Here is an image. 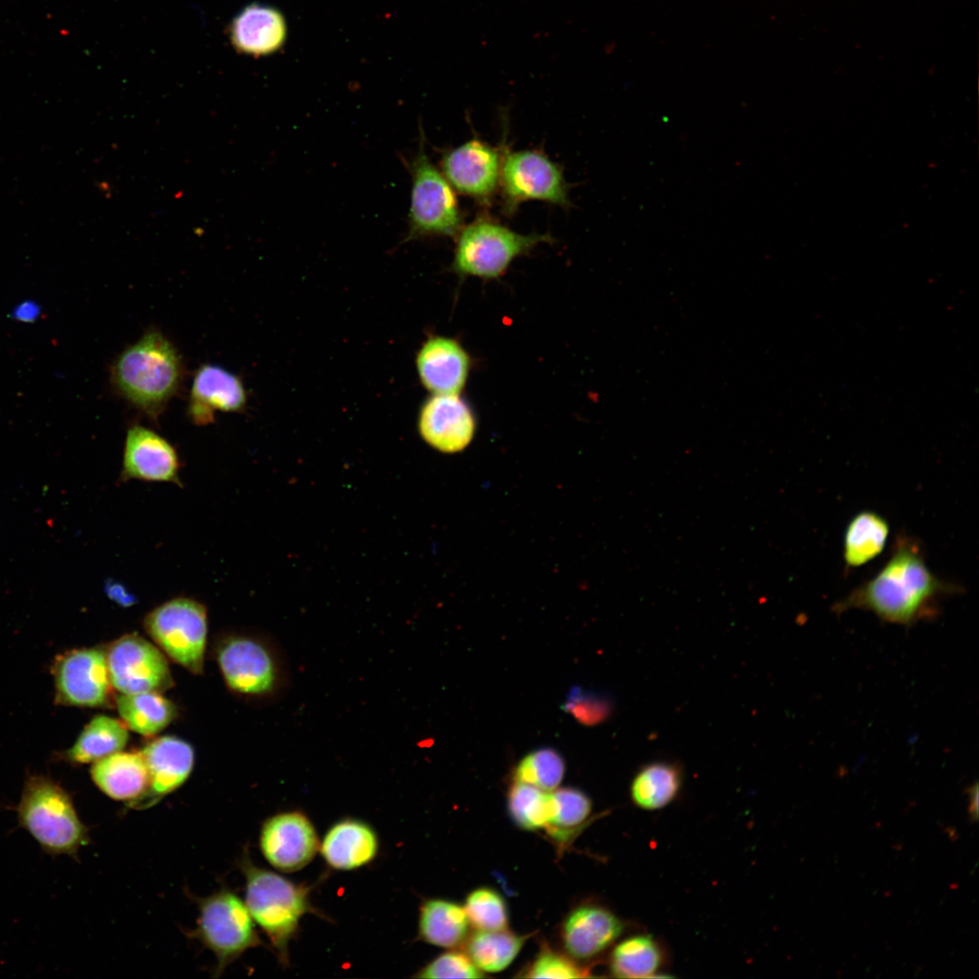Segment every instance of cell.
Masks as SVG:
<instances>
[{"label":"cell","mask_w":979,"mask_h":979,"mask_svg":"<svg viewBox=\"0 0 979 979\" xmlns=\"http://www.w3.org/2000/svg\"><path fill=\"white\" fill-rule=\"evenodd\" d=\"M247 402L246 390L240 378L215 364H203L192 381L188 413L197 425L214 420L215 412H239Z\"/></svg>","instance_id":"d6986e66"},{"label":"cell","mask_w":979,"mask_h":979,"mask_svg":"<svg viewBox=\"0 0 979 979\" xmlns=\"http://www.w3.org/2000/svg\"><path fill=\"white\" fill-rule=\"evenodd\" d=\"M91 776L108 797L131 808L147 791L149 772L141 752L117 751L93 762Z\"/></svg>","instance_id":"7402d4cb"},{"label":"cell","mask_w":979,"mask_h":979,"mask_svg":"<svg viewBox=\"0 0 979 979\" xmlns=\"http://www.w3.org/2000/svg\"><path fill=\"white\" fill-rule=\"evenodd\" d=\"M504 142L493 146L479 138L470 139L441 153L440 170L454 190L489 206L499 189Z\"/></svg>","instance_id":"8fae6325"},{"label":"cell","mask_w":979,"mask_h":979,"mask_svg":"<svg viewBox=\"0 0 979 979\" xmlns=\"http://www.w3.org/2000/svg\"><path fill=\"white\" fill-rule=\"evenodd\" d=\"M422 437L442 452H457L471 441L476 422L469 404L459 394H433L419 415Z\"/></svg>","instance_id":"2e32d148"},{"label":"cell","mask_w":979,"mask_h":979,"mask_svg":"<svg viewBox=\"0 0 979 979\" xmlns=\"http://www.w3.org/2000/svg\"><path fill=\"white\" fill-rule=\"evenodd\" d=\"M141 752L149 772V787L131 807L135 809H148L180 787L194 764L191 746L173 736L158 738L144 746Z\"/></svg>","instance_id":"ac0fdd59"},{"label":"cell","mask_w":979,"mask_h":979,"mask_svg":"<svg viewBox=\"0 0 979 979\" xmlns=\"http://www.w3.org/2000/svg\"><path fill=\"white\" fill-rule=\"evenodd\" d=\"M552 816L545 829L559 848L566 847L580 833L592 813V802L581 790L560 788L551 791Z\"/></svg>","instance_id":"f546056e"},{"label":"cell","mask_w":979,"mask_h":979,"mask_svg":"<svg viewBox=\"0 0 979 979\" xmlns=\"http://www.w3.org/2000/svg\"><path fill=\"white\" fill-rule=\"evenodd\" d=\"M239 868L246 880V905L283 964L288 963V944L305 913L313 910L306 887L256 866L245 849Z\"/></svg>","instance_id":"3957f363"},{"label":"cell","mask_w":979,"mask_h":979,"mask_svg":"<svg viewBox=\"0 0 979 979\" xmlns=\"http://www.w3.org/2000/svg\"><path fill=\"white\" fill-rule=\"evenodd\" d=\"M107 596L122 607H129L137 603L138 598L121 582L109 578L104 585Z\"/></svg>","instance_id":"f35d334b"},{"label":"cell","mask_w":979,"mask_h":979,"mask_svg":"<svg viewBox=\"0 0 979 979\" xmlns=\"http://www.w3.org/2000/svg\"><path fill=\"white\" fill-rule=\"evenodd\" d=\"M229 32L231 43L237 51L255 56L267 55L284 44L286 24L276 8L252 4L235 16Z\"/></svg>","instance_id":"44dd1931"},{"label":"cell","mask_w":979,"mask_h":979,"mask_svg":"<svg viewBox=\"0 0 979 979\" xmlns=\"http://www.w3.org/2000/svg\"><path fill=\"white\" fill-rule=\"evenodd\" d=\"M180 460L176 449L164 437L140 424L126 433L119 482L131 480L170 482L183 487Z\"/></svg>","instance_id":"9a60e30c"},{"label":"cell","mask_w":979,"mask_h":979,"mask_svg":"<svg viewBox=\"0 0 979 979\" xmlns=\"http://www.w3.org/2000/svg\"><path fill=\"white\" fill-rule=\"evenodd\" d=\"M217 659L228 687L241 694L265 696L281 682V668L274 653L249 636H231L218 646Z\"/></svg>","instance_id":"7c38bea8"},{"label":"cell","mask_w":979,"mask_h":979,"mask_svg":"<svg viewBox=\"0 0 979 979\" xmlns=\"http://www.w3.org/2000/svg\"><path fill=\"white\" fill-rule=\"evenodd\" d=\"M199 918L192 937L210 950L216 957L214 977L247 950L261 944L255 922L246 903L232 890L222 887L203 898H197Z\"/></svg>","instance_id":"52a82bcc"},{"label":"cell","mask_w":979,"mask_h":979,"mask_svg":"<svg viewBox=\"0 0 979 979\" xmlns=\"http://www.w3.org/2000/svg\"><path fill=\"white\" fill-rule=\"evenodd\" d=\"M58 703L79 707H103L112 703L106 652L82 648L67 652L53 665Z\"/></svg>","instance_id":"4fadbf2b"},{"label":"cell","mask_w":979,"mask_h":979,"mask_svg":"<svg viewBox=\"0 0 979 979\" xmlns=\"http://www.w3.org/2000/svg\"><path fill=\"white\" fill-rule=\"evenodd\" d=\"M16 811L19 825L48 855L75 858L79 848L90 841L71 796L48 777L27 778Z\"/></svg>","instance_id":"277c9868"},{"label":"cell","mask_w":979,"mask_h":979,"mask_svg":"<svg viewBox=\"0 0 979 979\" xmlns=\"http://www.w3.org/2000/svg\"><path fill=\"white\" fill-rule=\"evenodd\" d=\"M144 627L174 662L192 674H202L208 632L203 604L190 597L172 598L146 615Z\"/></svg>","instance_id":"9c48e42d"},{"label":"cell","mask_w":979,"mask_h":979,"mask_svg":"<svg viewBox=\"0 0 979 979\" xmlns=\"http://www.w3.org/2000/svg\"><path fill=\"white\" fill-rule=\"evenodd\" d=\"M485 974L464 951L450 950L435 957L417 974L419 978H482Z\"/></svg>","instance_id":"d590c367"},{"label":"cell","mask_w":979,"mask_h":979,"mask_svg":"<svg viewBox=\"0 0 979 979\" xmlns=\"http://www.w3.org/2000/svg\"><path fill=\"white\" fill-rule=\"evenodd\" d=\"M565 710L578 722L586 725L599 723L607 718L610 712L609 702L595 694L573 689L565 703Z\"/></svg>","instance_id":"8d00e7d4"},{"label":"cell","mask_w":979,"mask_h":979,"mask_svg":"<svg viewBox=\"0 0 979 979\" xmlns=\"http://www.w3.org/2000/svg\"><path fill=\"white\" fill-rule=\"evenodd\" d=\"M958 590L930 570L913 538L900 535L884 567L837 602L833 610L861 609L886 622L911 625L935 616L941 599Z\"/></svg>","instance_id":"6da1fadb"},{"label":"cell","mask_w":979,"mask_h":979,"mask_svg":"<svg viewBox=\"0 0 979 979\" xmlns=\"http://www.w3.org/2000/svg\"><path fill=\"white\" fill-rule=\"evenodd\" d=\"M416 366L422 385L433 394H460L469 376L470 358L455 339L433 336L421 347Z\"/></svg>","instance_id":"ffe728a7"},{"label":"cell","mask_w":979,"mask_h":979,"mask_svg":"<svg viewBox=\"0 0 979 979\" xmlns=\"http://www.w3.org/2000/svg\"><path fill=\"white\" fill-rule=\"evenodd\" d=\"M106 660L111 683L121 693H161L173 686L164 654L137 634L113 641Z\"/></svg>","instance_id":"30bf717a"},{"label":"cell","mask_w":979,"mask_h":979,"mask_svg":"<svg viewBox=\"0 0 979 979\" xmlns=\"http://www.w3.org/2000/svg\"><path fill=\"white\" fill-rule=\"evenodd\" d=\"M623 930V922L609 909L582 904L562 921L560 939L565 953L577 962L587 961L607 949Z\"/></svg>","instance_id":"e0dca14e"},{"label":"cell","mask_w":979,"mask_h":979,"mask_svg":"<svg viewBox=\"0 0 979 979\" xmlns=\"http://www.w3.org/2000/svg\"><path fill=\"white\" fill-rule=\"evenodd\" d=\"M529 978H582L591 976L587 968L567 953L546 945L540 949L523 974Z\"/></svg>","instance_id":"e575fe53"},{"label":"cell","mask_w":979,"mask_h":979,"mask_svg":"<svg viewBox=\"0 0 979 979\" xmlns=\"http://www.w3.org/2000/svg\"><path fill=\"white\" fill-rule=\"evenodd\" d=\"M470 922L463 906L453 901L431 898L420 908L419 935L430 945L454 948L469 935Z\"/></svg>","instance_id":"cb8c5ba5"},{"label":"cell","mask_w":979,"mask_h":979,"mask_svg":"<svg viewBox=\"0 0 979 979\" xmlns=\"http://www.w3.org/2000/svg\"><path fill=\"white\" fill-rule=\"evenodd\" d=\"M528 938V935H519L508 928L476 929L463 944L466 954L481 972L499 973L514 961Z\"/></svg>","instance_id":"484cf974"},{"label":"cell","mask_w":979,"mask_h":979,"mask_svg":"<svg viewBox=\"0 0 979 979\" xmlns=\"http://www.w3.org/2000/svg\"><path fill=\"white\" fill-rule=\"evenodd\" d=\"M115 703L127 728L147 737L161 732L176 715L174 704L160 693H121Z\"/></svg>","instance_id":"d4e9b609"},{"label":"cell","mask_w":979,"mask_h":979,"mask_svg":"<svg viewBox=\"0 0 979 979\" xmlns=\"http://www.w3.org/2000/svg\"><path fill=\"white\" fill-rule=\"evenodd\" d=\"M565 775L562 756L551 748H541L526 755L516 766L514 781L532 785L544 791L559 786Z\"/></svg>","instance_id":"d6a6232c"},{"label":"cell","mask_w":979,"mask_h":979,"mask_svg":"<svg viewBox=\"0 0 979 979\" xmlns=\"http://www.w3.org/2000/svg\"><path fill=\"white\" fill-rule=\"evenodd\" d=\"M412 178L406 240L455 237L464 225L456 191L425 150L422 130L416 154L407 164Z\"/></svg>","instance_id":"8992f818"},{"label":"cell","mask_w":979,"mask_h":979,"mask_svg":"<svg viewBox=\"0 0 979 979\" xmlns=\"http://www.w3.org/2000/svg\"><path fill=\"white\" fill-rule=\"evenodd\" d=\"M325 862L337 870H352L371 862L378 851L373 829L357 819H344L333 825L321 845Z\"/></svg>","instance_id":"603a6c76"},{"label":"cell","mask_w":979,"mask_h":979,"mask_svg":"<svg viewBox=\"0 0 979 979\" xmlns=\"http://www.w3.org/2000/svg\"><path fill=\"white\" fill-rule=\"evenodd\" d=\"M499 189L501 210L509 217L528 200H540L563 208L571 206L569 185L562 167L538 150L512 151L506 146Z\"/></svg>","instance_id":"ba28073f"},{"label":"cell","mask_w":979,"mask_h":979,"mask_svg":"<svg viewBox=\"0 0 979 979\" xmlns=\"http://www.w3.org/2000/svg\"><path fill=\"white\" fill-rule=\"evenodd\" d=\"M259 844L267 862L283 872L303 868L319 848L315 827L298 811L278 813L267 819L261 828Z\"/></svg>","instance_id":"5bb4252c"},{"label":"cell","mask_w":979,"mask_h":979,"mask_svg":"<svg viewBox=\"0 0 979 979\" xmlns=\"http://www.w3.org/2000/svg\"><path fill=\"white\" fill-rule=\"evenodd\" d=\"M128 739V728L123 722L100 714L84 727L66 756L73 762H94L122 751Z\"/></svg>","instance_id":"f1b7e54d"},{"label":"cell","mask_w":979,"mask_h":979,"mask_svg":"<svg viewBox=\"0 0 979 979\" xmlns=\"http://www.w3.org/2000/svg\"><path fill=\"white\" fill-rule=\"evenodd\" d=\"M470 925L477 930H502L509 925V912L502 896L490 887H479L466 897L463 906Z\"/></svg>","instance_id":"836d02e7"},{"label":"cell","mask_w":979,"mask_h":979,"mask_svg":"<svg viewBox=\"0 0 979 979\" xmlns=\"http://www.w3.org/2000/svg\"><path fill=\"white\" fill-rule=\"evenodd\" d=\"M889 535V525L879 514L864 510L855 515L846 528L843 557L847 567L865 565L884 549Z\"/></svg>","instance_id":"83f0119b"},{"label":"cell","mask_w":979,"mask_h":979,"mask_svg":"<svg viewBox=\"0 0 979 979\" xmlns=\"http://www.w3.org/2000/svg\"><path fill=\"white\" fill-rule=\"evenodd\" d=\"M43 314L42 305L34 299H24L16 304L10 312V317L19 323L34 324Z\"/></svg>","instance_id":"74e56055"},{"label":"cell","mask_w":979,"mask_h":979,"mask_svg":"<svg viewBox=\"0 0 979 979\" xmlns=\"http://www.w3.org/2000/svg\"><path fill=\"white\" fill-rule=\"evenodd\" d=\"M183 372L181 357L171 342L151 330L117 356L111 382L129 403L157 421L179 391Z\"/></svg>","instance_id":"7a4b0ae2"},{"label":"cell","mask_w":979,"mask_h":979,"mask_svg":"<svg viewBox=\"0 0 979 979\" xmlns=\"http://www.w3.org/2000/svg\"><path fill=\"white\" fill-rule=\"evenodd\" d=\"M658 944L651 935H637L618 943L609 958L610 973L618 978L653 976L661 965Z\"/></svg>","instance_id":"4dcf8cb0"},{"label":"cell","mask_w":979,"mask_h":979,"mask_svg":"<svg viewBox=\"0 0 979 979\" xmlns=\"http://www.w3.org/2000/svg\"><path fill=\"white\" fill-rule=\"evenodd\" d=\"M969 814L972 821L978 819V787L975 783L969 790Z\"/></svg>","instance_id":"ab89813d"},{"label":"cell","mask_w":979,"mask_h":979,"mask_svg":"<svg viewBox=\"0 0 979 979\" xmlns=\"http://www.w3.org/2000/svg\"><path fill=\"white\" fill-rule=\"evenodd\" d=\"M682 771L674 763L654 761L645 765L634 777L630 793L633 802L646 810L670 804L682 786Z\"/></svg>","instance_id":"4316f807"},{"label":"cell","mask_w":979,"mask_h":979,"mask_svg":"<svg viewBox=\"0 0 979 979\" xmlns=\"http://www.w3.org/2000/svg\"><path fill=\"white\" fill-rule=\"evenodd\" d=\"M455 238L451 271L482 279L499 278L517 257L553 241L549 234L519 233L487 214L464 224Z\"/></svg>","instance_id":"5b68a950"},{"label":"cell","mask_w":979,"mask_h":979,"mask_svg":"<svg viewBox=\"0 0 979 979\" xmlns=\"http://www.w3.org/2000/svg\"><path fill=\"white\" fill-rule=\"evenodd\" d=\"M509 814L525 830L545 829L552 816L551 791L514 781L508 794Z\"/></svg>","instance_id":"1f68e13d"}]
</instances>
